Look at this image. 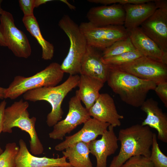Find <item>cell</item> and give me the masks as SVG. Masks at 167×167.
<instances>
[{"label":"cell","mask_w":167,"mask_h":167,"mask_svg":"<svg viewBox=\"0 0 167 167\" xmlns=\"http://www.w3.org/2000/svg\"><path fill=\"white\" fill-rule=\"evenodd\" d=\"M109 66L106 81L108 86L123 101L134 107H140L148 92L154 90L156 84L152 81L140 79L115 66Z\"/></svg>","instance_id":"obj_1"},{"label":"cell","mask_w":167,"mask_h":167,"mask_svg":"<svg viewBox=\"0 0 167 167\" xmlns=\"http://www.w3.org/2000/svg\"><path fill=\"white\" fill-rule=\"evenodd\" d=\"M153 135L149 127L139 124L120 130L118 137L121 144L120 151L109 167H120L135 156L149 157Z\"/></svg>","instance_id":"obj_2"},{"label":"cell","mask_w":167,"mask_h":167,"mask_svg":"<svg viewBox=\"0 0 167 167\" xmlns=\"http://www.w3.org/2000/svg\"><path fill=\"white\" fill-rule=\"evenodd\" d=\"M29 106L28 101L21 99L6 108L3 113L2 132L11 133L15 127L25 131L30 137L31 153L38 155L43 153L44 148L35 129L36 118L34 117H30L28 110Z\"/></svg>","instance_id":"obj_3"},{"label":"cell","mask_w":167,"mask_h":167,"mask_svg":"<svg viewBox=\"0 0 167 167\" xmlns=\"http://www.w3.org/2000/svg\"><path fill=\"white\" fill-rule=\"evenodd\" d=\"M80 76L69 75L61 84L54 87H42L29 90L23 94L26 101L36 102L44 101L51 106V110L47 116L46 123L49 127L53 126L61 120L63 111L62 108L63 100L73 89L78 86Z\"/></svg>","instance_id":"obj_4"},{"label":"cell","mask_w":167,"mask_h":167,"mask_svg":"<svg viewBox=\"0 0 167 167\" xmlns=\"http://www.w3.org/2000/svg\"><path fill=\"white\" fill-rule=\"evenodd\" d=\"M64 74L60 65L54 62L31 76H16L6 88L4 98L14 100L29 90L56 86L62 80Z\"/></svg>","instance_id":"obj_5"},{"label":"cell","mask_w":167,"mask_h":167,"mask_svg":"<svg viewBox=\"0 0 167 167\" xmlns=\"http://www.w3.org/2000/svg\"><path fill=\"white\" fill-rule=\"evenodd\" d=\"M58 25L66 35L70 42L68 54L60 65L61 70L70 75L80 74L82 60L87 46L86 39L79 26L67 15L62 17Z\"/></svg>","instance_id":"obj_6"},{"label":"cell","mask_w":167,"mask_h":167,"mask_svg":"<svg viewBox=\"0 0 167 167\" xmlns=\"http://www.w3.org/2000/svg\"><path fill=\"white\" fill-rule=\"evenodd\" d=\"M79 27L87 45L95 49L104 50L116 41L128 37V32L123 25L97 27L88 22L81 23Z\"/></svg>","instance_id":"obj_7"},{"label":"cell","mask_w":167,"mask_h":167,"mask_svg":"<svg viewBox=\"0 0 167 167\" xmlns=\"http://www.w3.org/2000/svg\"><path fill=\"white\" fill-rule=\"evenodd\" d=\"M115 66L140 79L152 81L156 85L167 82V64L147 56H143L127 64Z\"/></svg>","instance_id":"obj_8"},{"label":"cell","mask_w":167,"mask_h":167,"mask_svg":"<svg viewBox=\"0 0 167 167\" xmlns=\"http://www.w3.org/2000/svg\"><path fill=\"white\" fill-rule=\"evenodd\" d=\"M0 31L6 46L15 56L27 58L31 55V46L26 36L16 26L12 14L4 10L0 16Z\"/></svg>","instance_id":"obj_9"},{"label":"cell","mask_w":167,"mask_h":167,"mask_svg":"<svg viewBox=\"0 0 167 167\" xmlns=\"http://www.w3.org/2000/svg\"><path fill=\"white\" fill-rule=\"evenodd\" d=\"M90 118L88 110L75 95L69 101L68 111L66 118L53 126V130L49 134V137L62 140L66 134L70 133L78 125L84 124Z\"/></svg>","instance_id":"obj_10"},{"label":"cell","mask_w":167,"mask_h":167,"mask_svg":"<svg viewBox=\"0 0 167 167\" xmlns=\"http://www.w3.org/2000/svg\"><path fill=\"white\" fill-rule=\"evenodd\" d=\"M140 26L143 32L167 52V4L158 7Z\"/></svg>","instance_id":"obj_11"},{"label":"cell","mask_w":167,"mask_h":167,"mask_svg":"<svg viewBox=\"0 0 167 167\" xmlns=\"http://www.w3.org/2000/svg\"><path fill=\"white\" fill-rule=\"evenodd\" d=\"M86 16L88 22L96 26H123L125 12L122 5L114 4L92 7Z\"/></svg>","instance_id":"obj_12"},{"label":"cell","mask_w":167,"mask_h":167,"mask_svg":"<svg viewBox=\"0 0 167 167\" xmlns=\"http://www.w3.org/2000/svg\"><path fill=\"white\" fill-rule=\"evenodd\" d=\"M110 124L90 118L85 122L81 129L75 134L65 137V140L55 147L57 151H63L67 147L77 143L83 142L87 143L96 139L106 130Z\"/></svg>","instance_id":"obj_13"},{"label":"cell","mask_w":167,"mask_h":167,"mask_svg":"<svg viewBox=\"0 0 167 167\" xmlns=\"http://www.w3.org/2000/svg\"><path fill=\"white\" fill-rule=\"evenodd\" d=\"M118 141L114 127L110 125L100 139L88 143L90 153L96 158V167H107V158L116 151L118 148Z\"/></svg>","instance_id":"obj_14"},{"label":"cell","mask_w":167,"mask_h":167,"mask_svg":"<svg viewBox=\"0 0 167 167\" xmlns=\"http://www.w3.org/2000/svg\"><path fill=\"white\" fill-rule=\"evenodd\" d=\"M88 111L93 118L108 123L114 127L120 126V120L124 118L118 113L113 99L107 93L100 94Z\"/></svg>","instance_id":"obj_15"},{"label":"cell","mask_w":167,"mask_h":167,"mask_svg":"<svg viewBox=\"0 0 167 167\" xmlns=\"http://www.w3.org/2000/svg\"><path fill=\"white\" fill-rule=\"evenodd\" d=\"M140 108L147 115L141 125L155 129L157 132V138L167 143V116L159 107L158 102L152 98L148 99Z\"/></svg>","instance_id":"obj_16"},{"label":"cell","mask_w":167,"mask_h":167,"mask_svg":"<svg viewBox=\"0 0 167 167\" xmlns=\"http://www.w3.org/2000/svg\"><path fill=\"white\" fill-rule=\"evenodd\" d=\"M19 150L15 159L16 167H73L66 161L65 156L56 158L37 157L30 152L24 140H19Z\"/></svg>","instance_id":"obj_17"},{"label":"cell","mask_w":167,"mask_h":167,"mask_svg":"<svg viewBox=\"0 0 167 167\" xmlns=\"http://www.w3.org/2000/svg\"><path fill=\"white\" fill-rule=\"evenodd\" d=\"M109 69V65L104 62L102 54L87 45L81 62L80 74L95 78L105 83L107 81Z\"/></svg>","instance_id":"obj_18"},{"label":"cell","mask_w":167,"mask_h":167,"mask_svg":"<svg viewBox=\"0 0 167 167\" xmlns=\"http://www.w3.org/2000/svg\"><path fill=\"white\" fill-rule=\"evenodd\" d=\"M127 31L128 36L136 49L143 56L160 61L167 64V52L163 51L146 35L140 27Z\"/></svg>","instance_id":"obj_19"},{"label":"cell","mask_w":167,"mask_h":167,"mask_svg":"<svg viewBox=\"0 0 167 167\" xmlns=\"http://www.w3.org/2000/svg\"><path fill=\"white\" fill-rule=\"evenodd\" d=\"M123 6L125 12L123 26L127 30L139 27L157 8L154 0L139 4H126Z\"/></svg>","instance_id":"obj_20"},{"label":"cell","mask_w":167,"mask_h":167,"mask_svg":"<svg viewBox=\"0 0 167 167\" xmlns=\"http://www.w3.org/2000/svg\"><path fill=\"white\" fill-rule=\"evenodd\" d=\"M104 83L101 80L88 75H80L75 95L88 110L99 97L100 90Z\"/></svg>","instance_id":"obj_21"},{"label":"cell","mask_w":167,"mask_h":167,"mask_svg":"<svg viewBox=\"0 0 167 167\" xmlns=\"http://www.w3.org/2000/svg\"><path fill=\"white\" fill-rule=\"evenodd\" d=\"M62 152L64 156L73 167H92L89 157L88 144L79 142L66 148Z\"/></svg>","instance_id":"obj_22"},{"label":"cell","mask_w":167,"mask_h":167,"mask_svg":"<svg viewBox=\"0 0 167 167\" xmlns=\"http://www.w3.org/2000/svg\"><path fill=\"white\" fill-rule=\"evenodd\" d=\"M22 21L27 31L35 38L41 46L42 49V58L46 60L52 59L54 53V46L43 37L38 23L34 15L24 16Z\"/></svg>","instance_id":"obj_23"},{"label":"cell","mask_w":167,"mask_h":167,"mask_svg":"<svg viewBox=\"0 0 167 167\" xmlns=\"http://www.w3.org/2000/svg\"><path fill=\"white\" fill-rule=\"evenodd\" d=\"M136 49L128 37L116 41L111 45L103 50L101 54L105 58L117 56L122 53Z\"/></svg>","instance_id":"obj_24"},{"label":"cell","mask_w":167,"mask_h":167,"mask_svg":"<svg viewBox=\"0 0 167 167\" xmlns=\"http://www.w3.org/2000/svg\"><path fill=\"white\" fill-rule=\"evenodd\" d=\"M19 148L15 142L7 143L0 154V167H16L15 159Z\"/></svg>","instance_id":"obj_25"},{"label":"cell","mask_w":167,"mask_h":167,"mask_svg":"<svg viewBox=\"0 0 167 167\" xmlns=\"http://www.w3.org/2000/svg\"><path fill=\"white\" fill-rule=\"evenodd\" d=\"M143 56L140 52L135 50L103 59L104 62L107 64L118 66L132 62Z\"/></svg>","instance_id":"obj_26"},{"label":"cell","mask_w":167,"mask_h":167,"mask_svg":"<svg viewBox=\"0 0 167 167\" xmlns=\"http://www.w3.org/2000/svg\"><path fill=\"white\" fill-rule=\"evenodd\" d=\"M149 158L152 162L154 167H167V156L160 149L157 141V136L154 133Z\"/></svg>","instance_id":"obj_27"},{"label":"cell","mask_w":167,"mask_h":167,"mask_svg":"<svg viewBox=\"0 0 167 167\" xmlns=\"http://www.w3.org/2000/svg\"><path fill=\"white\" fill-rule=\"evenodd\" d=\"M120 167H154L149 157L139 155L131 157Z\"/></svg>","instance_id":"obj_28"},{"label":"cell","mask_w":167,"mask_h":167,"mask_svg":"<svg viewBox=\"0 0 167 167\" xmlns=\"http://www.w3.org/2000/svg\"><path fill=\"white\" fill-rule=\"evenodd\" d=\"M152 0H88V2L97 4H101L104 5L110 4H119L124 5L126 4H137L145 3Z\"/></svg>","instance_id":"obj_29"},{"label":"cell","mask_w":167,"mask_h":167,"mask_svg":"<svg viewBox=\"0 0 167 167\" xmlns=\"http://www.w3.org/2000/svg\"><path fill=\"white\" fill-rule=\"evenodd\" d=\"M35 0H19V2L24 16L34 15L33 10L35 8Z\"/></svg>","instance_id":"obj_30"},{"label":"cell","mask_w":167,"mask_h":167,"mask_svg":"<svg viewBox=\"0 0 167 167\" xmlns=\"http://www.w3.org/2000/svg\"><path fill=\"white\" fill-rule=\"evenodd\" d=\"M154 90L160 99L167 107V82L156 85Z\"/></svg>","instance_id":"obj_31"},{"label":"cell","mask_w":167,"mask_h":167,"mask_svg":"<svg viewBox=\"0 0 167 167\" xmlns=\"http://www.w3.org/2000/svg\"><path fill=\"white\" fill-rule=\"evenodd\" d=\"M6 105V102L5 100L2 101L0 103V134L2 132L3 113ZM3 151L0 146V154L2 153Z\"/></svg>","instance_id":"obj_32"},{"label":"cell","mask_w":167,"mask_h":167,"mask_svg":"<svg viewBox=\"0 0 167 167\" xmlns=\"http://www.w3.org/2000/svg\"><path fill=\"white\" fill-rule=\"evenodd\" d=\"M2 1L0 0V15H1L3 13L4 10L1 7V3ZM0 46H6V44L3 39L2 36L0 31Z\"/></svg>","instance_id":"obj_33"},{"label":"cell","mask_w":167,"mask_h":167,"mask_svg":"<svg viewBox=\"0 0 167 167\" xmlns=\"http://www.w3.org/2000/svg\"><path fill=\"white\" fill-rule=\"evenodd\" d=\"M52 0H35V7H37L40 5L45 4L48 2L52 1Z\"/></svg>","instance_id":"obj_34"},{"label":"cell","mask_w":167,"mask_h":167,"mask_svg":"<svg viewBox=\"0 0 167 167\" xmlns=\"http://www.w3.org/2000/svg\"><path fill=\"white\" fill-rule=\"evenodd\" d=\"M6 88L0 87V99L4 98Z\"/></svg>","instance_id":"obj_35"},{"label":"cell","mask_w":167,"mask_h":167,"mask_svg":"<svg viewBox=\"0 0 167 167\" xmlns=\"http://www.w3.org/2000/svg\"><path fill=\"white\" fill-rule=\"evenodd\" d=\"M62 2H64L68 6L69 8L71 10H75V7L72 5L70 4L69 2L66 0H60Z\"/></svg>","instance_id":"obj_36"},{"label":"cell","mask_w":167,"mask_h":167,"mask_svg":"<svg viewBox=\"0 0 167 167\" xmlns=\"http://www.w3.org/2000/svg\"><path fill=\"white\" fill-rule=\"evenodd\" d=\"M64 167L60 166H55V167Z\"/></svg>","instance_id":"obj_37"}]
</instances>
